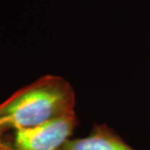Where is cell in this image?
Here are the masks:
<instances>
[{
	"label": "cell",
	"mask_w": 150,
	"mask_h": 150,
	"mask_svg": "<svg viewBox=\"0 0 150 150\" xmlns=\"http://www.w3.org/2000/svg\"><path fill=\"white\" fill-rule=\"evenodd\" d=\"M75 94L62 76L46 75L0 104V130L27 129L74 112Z\"/></svg>",
	"instance_id": "6da1fadb"
},
{
	"label": "cell",
	"mask_w": 150,
	"mask_h": 150,
	"mask_svg": "<svg viewBox=\"0 0 150 150\" xmlns=\"http://www.w3.org/2000/svg\"><path fill=\"white\" fill-rule=\"evenodd\" d=\"M77 124L74 111L32 128L14 130L7 140L9 150H59L70 139Z\"/></svg>",
	"instance_id": "7a4b0ae2"
},
{
	"label": "cell",
	"mask_w": 150,
	"mask_h": 150,
	"mask_svg": "<svg viewBox=\"0 0 150 150\" xmlns=\"http://www.w3.org/2000/svg\"><path fill=\"white\" fill-rule=\"evenodd\" d=\"M59 150H136L105 124L95 125L90 135L68 139Z\"/></svg>",
	"instance_id": "3957f363"
},
{
	"label": "cell",
	"mask_w": 150,
	"mask_h": 150,
	"mask_svg": "<svg viewBox=\"0 0 150 150\" xmlns=\"http://www.w3.org/2000/svg\"><path fill=\"white\" fill-rule=\"evenodd\" d=\"M4 132L0 130V150H9L7 139H4Z\"/></svg>",
	"instance_id": "277c9868"
}]
</instances>
